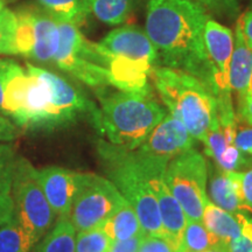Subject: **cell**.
Masks as SVG:
<instances>
[{"instance_id":"obj_1","label":"cell","mask_w":252,"mask_h":252,"mask_svg":"<svg viewBox=\"0 0 252 252\" xmlns=\"http://www.w3.org/2000/svg\"><path fill=\"white\" fill-rule=\"evenodd\" d=\"M2 113L20 130L50 131L88 117L98 108L74 84L55 72L27 63L15 65L6 83Z\"/></svg>"},{"instance_id":"obj_2","label":"cell","mask_w":252,"mask_h":252,"mask_svg":"<svg viewBox=\"0 0 252 252\" xmlns=\"http://www.w3.org/2000/svg\"><path fill=\"white\" fill-rule=\"evenodd\" d=\"M209 18L193 0H146L144 30L157 50V65L188 72L213 90L204 46Z\"/></svg>"},{"instance_id":"obj_3","label":"cell","mask_w":252,"mask_h":252,"mask_svg":"<svg viewBox=\"0 0 252 252\" xmlns=\"http://www.w3.org/2000/svg\"><path fill=\"white\" fill-rule=\"evenodd\" d=\"M97 96L99 108L94 128L110 143L124 149H138L167 115L152 90L127 93L105 88L97 90Z\"/></svg>"},{"instance_id":"obj_4","label":"cell","mask_w":252,"mask_h":252,"mask_svg":"<svg viewBox=\"0 0 252 252\" xmlns=\"http://www.w3.org/2000/svg\"><path fill=\"white\" fill-rule=\"evenodd\" d=\"M151 81L171 115L198 141L219 124L220 103L207 84L188 72L156 65Z\"/></svg>"},{"instance_id":"obj_5","label":"cell","mask_w":252,"mask_h":252,"mask_svg":"<svg viewBox=\"0 0 252 252\" xmlns=\"http://www.w3.org/2000/svg\"><path fill=\"white\" fill-rule=\"evenodd\" d=\"M97 47L108 60L110 87L127 93L152 90L150 80L157 65V50L144 28L135 25L115 28Z\"/></svg>"},{"instance_id":"obj_6","label":"cell","mask_w":252,"mask_h":252,"mask_svg":"<svg viewBox=\"0 0 252 252\" xmlns=\"http://www.w3.org/2000/svg\"><path fill=\"white\" fill-rule=\"evenodd\" d=\"M96 150L106 176L137 213L145 234L167 239L156 197L141 172L133 150L98 140Z\"/></svg>"},{"instance_id":"obj_7","label":"cell","mask_w":252,"mask_h":252,"mask_svg":"<svg viewBox=\"0 0 252 252\" xmlns=\"http://www.w3.org/2000/svg\"><path fill=\"white\" fill-rule=\"evenodd\" d=\"M11 200L15 216L33 250L58 219L41 189L37 169L26 158L20 156L15 163Z\"/></svg>"},{"instance_id":"obj_8","label":"cell","mask_w":252,"mask_h":252,"mask_svg":"<svg viewBox=\"0 0 252 252\" xmlns=\"http://www.w3.org/2000/svg\"><path fill=\"white\" fill-rule=\"evenodd\" d=\"M60 43L53 63L86 86L96 90L110 87L108 60L97 43L82 34L80 27L59 21Z\"/></svg>"},{"instance_id":"obj_9","label":"cell","mask_w":252,"mask_h":252,"mask_svg":"<svg viewBox=\"0 0 252 252\" xmlns=\"http://www.w3.org/2000/svg\"><path fill=\"white\" fill-rule=\"evenodd\" d=\"M165 180L187 220H202L208 202V162L196 150L172 158L167 163Z\"/></svg>"},{"instance_id":"obj_10","label":"cell","mask_w":252,"mask_h":252,"mask_svg":"<svg viewBox=\"0 0 252 252\" xmlns=\"http://www.w3.org/2000/svg\"><path fill=\"white\" fill-rule=\"evenodd\" d=\"M125 201L108 178L93 173H80L69 220L77 232L99 228Z\"/></svg>"},{"instance_id":"obj_11","label":"cell","mask_w":252,"mask_h":252,"mask_svg":"<svg viewBox=\"0 0 252 252\" xmlns=\"http://www.w3.org/2000/svg\"><path fill=\"white\" fill-rule=\"evenodd\" d=\"M14 12L19 55L43 64L54 61L60 43L59 21L40 6L25 5Z\"/></svg>"},{"instance_id":"obj_12","label":"cell","mask_w":252,"mask_h":252,"mask_svg":"<svg viewBox=\"0 0 252 252\" xmlns=\"http://www.w3.org/2000/svg\"><path fill=\"white\" fill-rule=\"evenodd\" d=\"M204 46L213 80V91L220 103V119L236 121L232 90L229 81L230 61L234 49V33L210 17L204 27Z\"/></svg>"},{"instance_id":"obj_13","label":"cell","mask_w":252,"mask_h":252,"mask_svg":"<svg viewBox=\"0 0 252 252\" xmlns=\"http://www.w3.org/2000/svg\"><path fill=\"white\" fill-rule=\"evenodd\" d=\"M141 172L149 184L159 208L162 228L165 230L167 241L178 252L180 247L182 234L187 224V217L185 215L180 203L173 196L165 180V172L169 160L161 157L151 156L133 150Z\"/></svg>"},{"instance_id":"obj_14","label":"cell","mask_w":252,"mask_h":252,"mask_svg":"<svg viewBox=\"0 0 252 252\" xmlns=\"http://www.w3.org/2000/svg\"><path fill=\"white\" fill-rule=\"evenodd\" d=\"M195 145L196 139L189 133L186 126L173 115H166L137 150L171 160L179 154L195 149Z\"/></svg>"},{"instance_id":"obj_15","label":"cell","mask_w":252,"mask_h":252,"mask_svg":"<svg viewBox=\"0 0 252 252\" xmlns=\"http://www.w3.org/2000/svg\"><path fill=\"white\" fill-rule=\"evenodd\" d=\"M37 180L56 219H69L80 173L59 166H47L37 169Z\"/></svg>"},{"instance_id":"obj_16","label":"cell","mask_w":252,"mask_h":252,"mask_svg":"<svg viewBox=\"0 0 252 252\" xmlns=\"http://www.w3.org/2000/svg\"><path fill=\"white\" fill-rule=\"evenodd\" d=\"M208 174H210L209 196L214 204L232 215L244 210L241 172H225L215 165L208 166Z\"/></svg>"},{"instance_id":"obj_17","label":"cell","mask_w":252,"mask_h":252,"mask_svg":"<svg viewBox=\"0 0 252 252\" xmlns=\"http://www.w3.org/2000/svg\"><path fill=\"white\" fill-rule=\"evenodd\" d=\"M229 81L231 90L237 94L238 103L248 96L251 81V49L245 42L241 24L237 18L234 35V49L229 69Z\"/></svg>"},{"instance_id":"obj_18","label":"cell","mask_w":252,"mask_h":252,"mask_svg":"<svg viewBox=\"0 0 252 252\" xmlns=\"http://www.w3.org/2000/svg\"><path fill=\"white\" fill-rule=\"evenodd\" d=\"M0 252H32L11 198L0 206Z\"/></svg>"},{"instance_id":"obj_19","label":"cell","mask_w":252,"mask_h":252,"mask_svg":"<svg viewBox=\"0 0 252 252\" xmlns=\"http://www.w3.org/2000/svg\"><path fill=\"white\" fill-rule=\"evenodd\" d=\"M111 241H124L145 232L137 213L127 201L99 226Z\"/></svg>"},{"instance_id":"obj_20","label":"cell","mask_w":252,"mask_h":252,"mask_svg":"<svg viewBox=\"0 0 252 252\" xmlns=\"http://www.w3.org/2000/svg\"><path fill=\"white\" fill-rule=\"evenodd\" d=\"M202 222L212 234L225 244H229L242 235L237 217L217 207L210 200H208L204 207Z\"/></svg>"},{"instance_id":"obj_21","label":"cell","mask_w":252,"mask_h":252,"mask_svg":"<svg viewBox=\"0 0 252 252\" xmlns=\"http://www.w3.org/2000/svg\"><path fill=\"white\" fill-rule=\"evenodd\" d=\"M138 2L139 0H86L90 14L110 26L127 23Z\"/></svg>"},{"instance_id":"obj_22","label":"cell","mask_w":252,"mask_h":252,"mask_svg":"<svg viewBox=\"0 0 252 252\" xmlns=\"http://www.w3.org/2000/svg\"><path fill=\"white\" fill-rule=\"evenodd\" d=\"M77 231L69 219L56 220L47 234L37 242L32 252H74Z\"/></svg>"},{"instance_id":"obj_23","label":"cell","mask_w":252,"mask_h":252,"mask_svg":"<svg viewBox=\"0 0 252 252\" xmlns=\"http://www.w3.org/2000/svg\"><path fill=\"white\" fill-rule=\"evenodd\" d=\"M40 7L58 21L80 27L89 18L90 11L86 0H37Z\"/></svg>"},{"instance_id":"obj_24","label":"cell","mask_w":252,"mask_h":252,"mask_svg":"<svg viewBox=\"0 0 252 252\" xmlns=\"http://www.w3.org/2000/svg\"><path fill=\"white\" fill-rule=\"evenodd\" d=\"M220 243L202 220H187L178 252H204Z\"/></svg>"},{"instance_id":"obj_25","label":"cell","mask_w":252,"mask_h":252,"mask_svg":"<svg viewBox=\"0 0 252 252\" xmlns=\"http://www.w3.org/2000/svg\"><path fill=\"white\" fill-rule=\"evenodd\" d=\"M18 157L17 151L12 145L0 143V206L11 198L12 182Z\"/></svg>"},{"instance_id":"obj_26","label":"cell","mask_w":252,"mask_h":252,"mask_svg":"<svg viewBox=\"0 0 252 252\" xmlns=\"http://www.w3.org/2000/svg\"><path fill=\"white\" fill-rule=\"evenodd\" d=\"M17 30L15 12L4 7L0 11V55H19Z\"/></svg>"},{"instance_id":"obj_27","label":"cell","mask_w":252,"mask_h":252,"mask_svg":"<svg viewBox=\"0 0 252 252\" xmlns=\"http://www.w3.org/2000/svg\"><path fill=\"white\" fill-rule=\"evenodd\" d=\"M111 238L100 228L77 232L74 252H109Z\"/></svg>"},{"instance_id":"obj_28","label":"cell","mask_w":252,"mask_h":252,"mask_svg":"<svg viewBox=\"0 0 252 252\" xmlns=\"http://www.w3.org/2000/svg\"><path fill=\"white\" fill-rule=\"evenodd\" d=\"M206 9L208 13L220 17L236 19L239 14V0H193Z\"/></svg>"},{"instance_id":"obj_29","label":"cell","mask_w":252,"mask_h":252,"mask_svg":"<svg viewBox=\"0 0 252 252\" xmlns=\"http://www.w3.org/2000/svg\"><path fill=\"white\" fill-rule=\"evenodd\" d=\"M138 252H176V250L165 238L159 236L145 235Z\"/></svg>"},{"instance_id":"obj_30","label":"cell","mask_w":252,"mask_h":252,"mask_svg":"<svg viewBox=\"0 0 252 252\" xmlns=\"http://www.w3.org/2000/svg\"><path fill=\"white\" fill-rule=\"evenodd\" d=\"M20 128L7 116L0 112V143L14 141L20 134Z\"/></svg>"},{"instance_id":"obj_31","label":"cell","mask_w":252,"mask_h":252,"mask_svg":"<svg viewBox=\"0 0 252 252\" xmlns=\"http://www.w3.org/2000/svg\"><path fill=\"white\" fill-rule=\"evenodd\" d=\"M145 232L124 241H112L109 252H138L139 245L145 237Z\"/></svg>"},{"instance_id":"obj_32","label":"cell","mask_w":252,"mask_h":252,"mask_svg":"<svg viewBox=\"0 0 252 252\" xmlns=\"http://www.w3.org/2000/svg\"><path fill=\"white\" fill-rule=\"evenodd\" d=\"M18 63L13 60L0 59V112L2 113V102H4L5 87L7 83L9 75Z\"/></svg>"},{"instance_id":"obj_33","label":"cell","mask_w":252,"mask_h":252,"mask_svg":"<svg viewBox=\"0 0 252 252\" xmlns=\"http://www.w3.org/2000/svg\"><path fill=\"white\" fill-rule=\"evenodd\" d=\"M234 144L239 151L248 156H252V128L239 130L235 135Z\"/></svg>"},{"instance_id":"obj_34","label":"cell","mask_w":252,"mask_h":252,"mask_svg":"<svg viewBox=\"0 0 252 252\" xmlns=\"http://www.w3.org/2000/svg\"><path fill=\"white\" fill-rule=\"evenodd\" d=\"M241 182L244 206L252 212V169L241 172Z\"/></svg>"},{"instance_id":"obj_35","label":"cell","mask_w":252,"mask_h":252,"mask_svg":"<svg viewBox=\"0 0 252 252\" xmlns=\"http://www.w3.org/2000/svg\"><path fill=\"white\" fill-rule=\"evenodd\" d=\"M238 20L241 24L242 32H243L245 42L249 48L252 49V9L238 17Z\"/></svg>"},{"instance_id":"obj_36","label":"cell","mask_w":252,"mask_h":252,"mask_svg":"<svg viewBox=\"0 0 252 252\" xmlns=\"http://www.w3.org/2000/svg\"><path fill=\"white\" fill-rule=\"evenodd\" d=\"M230 252H252V241L241 235L228 244Z\"/></svg>"},{"instance_id":"obj_37","label":"cell","mask_w":252,"mask_h":252,"mask_svg":"<svg viewBox=\"0 0 252 252\" xmlns=\"http://www.w3.org/2000/svg\"><path fill=\"white\" fill-rule=\"evenodd\" d=\"M238 117L252 126V98L249 96L238 103Z\"/></svg>"},{"instance_id":"obj_38","label":"cell","mask_w":252,"mask_h":252,"mask_svg":"<svg viewBox=\"0 0 252 252\" xmlns=\"http://www.w3.org/2000/svg\"><path fill=\"white\" fill-rule=\"evenodd\" d=\"M204 252H230V251H229L228 244L220 243L219 245H216V247L209 249V250H207V251H204Z\"/></svg>"},{"instance_id":"obj_39","label":"cell","mask_w":252,"mask_h":252,"mask_svg":"<svg viewBox=\"0 0 252 252\" xmlns=\"http://www.w3.org/2000/svg\"><path fill=\"white\" fill-rule=\"evenodd\" d=\"M252 87V49H251V81H250V88ZM249 88V89H250Z\"/></svg>"},{"instance_id":"obj_40","label":"cell","mask_w":252,"mask_h":252,"mask_svg":"<svg viewBox=\"0 0 252 252\" xmlns=\"http://www.w3.org/2000/svg\"><path fill=\"white\" fill-rule=\"evenodd\" d=\"M5 7V1L4 0H0V11Z\"/></svg>"},{"instance_id":"obj_41","label":"cell","mask_w":252,"mask_h":252,"mask_svg":"<svg viewBox=\"0 0 252 252\" xmlns=\"http://www.w3.org/2000/svg\"><path fill=\"white\" fill-rule=\"evenodd\" d=\"M248 96L250 97V98H252V87H251L250 89H249V91H248Z\"/></svg>"}]
</instances>
